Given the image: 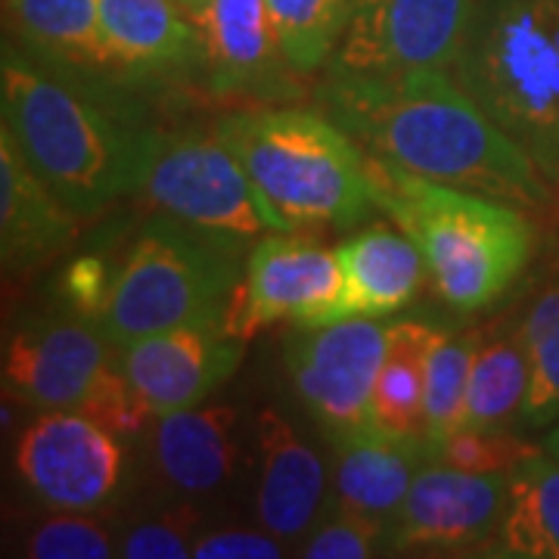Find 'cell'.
I'll use <instances>...</instances> for the list:
<instances>
[{
    "label": "cell",
    "mask_w": 559,
    "mask_h": 559,
    "mask_svg": "<svg viewBox=\"0 0 559 559\" xmlns=\"http://www.w3.org/2000/svg\"><path fill=\"white\" fill-rule=\"evenodd\" d=\"M318 106L364 150L423 178L528 212L557 197L532 156L444 69L392 79L323 75Z\"/></svg>",
    "instance_id": "cell-1"
},
{
    "label": "cell",
    "mask_w": 559,
    "mask_h": 559,
    "mask_svg": "<svg viewBox=\"0 0 559 559\" xmlns=\"http://www.w3.org/2000/svg\"><path fill=\"white\" fill-rule=\"evenodd\" d=\"M100 81L3 47V128L32 171L79 218H94L112 200L138 193L159 134L112 100Z\"/></svg>",
    "instance_id": "cell-2"
},
{
    "label": "cell",
    "mask_w": 559,
    "mask_h": 559,
    "mask_svg": "<svg viewBox=\"0 0 559 559\" xmlns=\"http://www.w3.org/2000/svg\"><path fill=\"white\" fill-rule=\"evenodd\" d=\"M373 202L417 242L444 305L481 311L525 274L538 234L528 209L439 183L367 150Z\"/></svg>",
    "instance_id": "cell-3"
},
{
    "label": "cell",
    "mask_w": 559,
    "mask_h": 559,
    "mask_svg": "<svg viewBox=\"0 0 559 559\" xmlns=\"http://www.w3.org/2000/svg\"><path fill=\"white\" fill-rule=\"evenodd\" d=\"M283 230L352 227L373 209L367 150L323 109H242L215 124Z\"/></svg>",
    "instance_id": "cell-4"
},
{
    "label": "cell",
    "mask_w": 559,
    "mask_h": 559,
    "mask_svg": "<svg viewBox=\"0 0 559 559\" xmlns=\"http://www.w3.org/2000/svg\"><path fill=\"white\" fill-rule=\"evenodd\" d=\"M460 87L559 187V0H476Z\"/></svg>",
    "instance_id": "cell-5"
},
{
    "label": "cell",
    "mask_w": 559,
    "mask_h": 559,
    "mask_svg": "<svg viewBox=\"0 0 559 559\" xmlns=\"http://www.w3.org/2000/svg\"><path fill=\"white\" fill-rule=\"evenodd\" d=\"M240 237L159 215L128 246L94 320L121 352L131 342L227 318L240 286Z\"/></svg>",
    "instance_id": "cell-6"
},
{
    "label": "cell",
    "mask_w": 559,
    "mask_h": 559,
    "mask_svg": "<svg viewBox=\"0 0 559 559\" xmlns=\"http://www.w3.org/2000/svg\"><path fill=\"white\" fill-rule=\"evenodd\" d=\"M112 342L87 318L40 314L16 330L3 352V385L38 411H79L119 436L153 417L112 364Z\"/></svg>",
    "instance_id": "cell-7"
},
{
    "label": "cell",
    "mask_w": 559,
    "mask_h": 559,
    "mask_svg": "<svg viewBox=\"0 0 559 559\" xmlns=\"http://www.w3.org/2000/svg\"><path fill=\"white\" fill-rule=\"evenodd\" d=\"M134 197L159 215L240 240L286 234L240 159L218 138L156 134Z\"/></svg>",
    "instance_id": "cell-8"
},
{
    "label": "cell",
    "mask_w": 559,
    "mask_h": 559,
    "mask_svg": "<svg viewBox=\"0 0 559 559\" xmlns=\"http://www.w3.org/2000/svg\"><path fill=\"white\" fill-rule=\"evenodd\" d=\"M476 0H358L326 75L392 79L444 69L460 57Z\"/></svg>",
    "instance_id": "cell-9"
},
{
    "label": "cell",
    "mask_w": 559,
    "mask_h": 559,
    "mask_svg": "<svg viewBox=\"0 0 559 559\" xmlns=\"http://www.w3.org/2000/svg\"><path fill=\"white\" fill-rule=\"evenodd\" d=\"M342 289L345 277L336 252L305 237L264 234L246 259L224 330L242 342L277 320L318 330L340 320Z\"/></svg>",
    "instance_id": "cell-10"
},
{
    "label": "cell",
    "mask_w": 559,
    "mask_h": 559,
    "mask_svg": "<svg viewBox=\"0 0 559 559\" xmlns=\"http://www.w3.org/2000/svg\"><path fill=\"white\" fill-rule=\"evenodd\" d=\"M121 436L79 411H40L16 444V473L57 513H91L116 498L124 476Z\"/></svg>",
    "instance_id": "cell-11"
},
{
    "label": "cell",
    "mask_w": 559,
    "mask_h": 559,
    "mask_svg": "<svg viewBox=\"0 0 559 559\" xmlns=\"http://www.w3.org/2000/svg\"><path fill=\"white\" fill-rule=\"evenodd\" d=\"M382 358L385 326L373 318L326 323L296 345L293 382L326 439L370 423Z\"/></svg>",
    "instance_id": "cell-12"
},
{
    "label": "cell",
    "mask_w": 559,
    "mask_h": 559,
    "mask_svg": "<svg viewBox=\"0 0 559 559\" xmlns=\"http://www.w3.org/2000/svg\"><path fill=\"white\" fill-rule=\"evenodd\" d=\"M510 473H466L429 460L392 522V550L466 554L498 532Z\"/></svg>",
    "instance_id": "cell-13"
},
{
    "label": "cell",
    "mask_w": 559,
    "mask_h": 559,
    "mask_svg": "<svg viewBox=\"0 0 559 559\" xmlns=\"http://www.w3.org/2000/svg\"><path fill=\"white\" fill-rule=\"evenodd\" d=\"M202 38V75L215 94L280 100L296 94L267 0H187Z\"/></svg>",
    "instance_id": "cell-14"
},
{
    "label": "cell",
    "mask_w": 559,
    "mask_h": 559,
    "mask_svg": "<svg viewBox=\"0 0 559 559\" xmlns=\"http://www.w3.org/2000/svg\"><path fill=\"white\" fill-rule=\"evenodd\" d=\"M240 360L242 340L224 330V320L165 330L119 352L124 380L153 417L202 404L234 377Z\"/></svg>",
    "instance_id": "cell-15"
},
{
    "label": "cell",
    "mask_w": 559,
    "mask_h": 559,
    "mask_svg": "<svg viewBox=\"0 0 559 559\" xmlns=\"http://www.w3.org/2000/svg\"><path fill=\"white\" fill-rule=\"evenodd\" d=\"M100 32L112 79L202 72V38L187 0H100Z\"/></svg>",
    "instance_id": "cell-16"
},
{
    "label": "cell",
    "mask_w": 559,
    "mask_h": 559,
    "mask_svg": "<svg viewBox=\"0 0 559 559\" xmlns=\"http://www.w3.org/2000/svg\"><path fill=\"white\" fill-rule=\"evenodd\" d=\"M336 448V507L364 520L392 525L417 473L432 460L423 439L382 432L373 423L333 436Z\"/></svg>",
    "instance_id": "cell-17"
},
{
    "label": "cell",
    "mask_w": 559,
    "mask_h": 559,
    "mask_svg": "<svg viewBox=\"0 0 559 559\" xmlns=\"http://www.w3.org/2000/svg\"><path fill=\"white\" fill-rule=\"evenodd\" d=\"M261 451L255 513L261 528L283 544L301 540L318 522L323 503V463L301 439L299 429L277 411H261L255 419Z\"/></svg>",
    "instance_id": "cell-18"
},
{
    "label": "cell",
    "mask_w": 559,
    "mask_h": 559,
    "mask_svg": "<svg viewBox=\"0 0 559 559\" xmlns=\"http://www.w3.org/2000/svg\"><path fill=\"white\" fill-rule=\"evenodd\" d=\"M81 221L22 159L20 146L0 128V255L7 271L38 267L72 242Z\"/></svg>",
    "instance_id": "cell-19"
},
{
    "label": "cell",
    "mask_w": 559,
    "mask_h": 559,
    "mask_svg": "<svg viewBox=\"0 0 559 559\" xmlns=\"http://www.w3.org/2000/svg\"><path fill=\"white\" fill-rule=\"evenodd\" d=\"M342 264L340 320L389 318L417 296L426 259L404 230L367 227L336 249Z\"/></svg>",
    "instance_id": "cell-20"
},
{
    "label": "cell",
    "mask_w": 559,
    "mask_h": 559,
    "mask_svg": "<svg viewBox=\"0 0 559 559\" xmlns=\"http://www.w3.org/2000/svg\"><path fill=\"white\" fill-rule=\"evenodd\" d=\"M237 411L227 404L183 407L156 419L153 454L159 473L187 495H209L234 476L240 448L234 439Z\"/></svg>",
    "instance_id": "cell-21"
},
{
    "label": "cell",
    "mask_w": 559,
    "mask_h": 559,
    "mask_svg": "<svg viewBox=\"0 0 559 559\" xmlns=\"http://www.w3.org/2000/svg\"><path fill=\"white\" fill-rule=\"evenodd\" d=\"M13 35L40 60L112 79L100 32V0H3Z\"/></svg>",
    "instance_id": "cell-22"
},
{
    "label": "cell",
    "mask_w": 559,
    "mask_h": 559,
    "mask_svg": "<svg viewBox=\"0 0 559 559\" xmlns=\"http://www.w3.org/2000/svg\"><path fill=\"white\" fill-rule=\"evenodd\" d=\"M488 557L559 559V460L535 448L507 476V500Z\"/></svg>",
    "instance_id": "cell-23"
},
{
    "label": "cell",
    "mask_w": 559,
    "mask_h": 559,
    "mask_svg": "<svg viewBox=\"0 0 559 559\" xmlns=\"http://www.w3.org/2000/svg\"><path fill=\"white\" fill-rule=\"evenodd\" d=\"M441 336L426 320L407 318L385 326V358L370 407L377 429L426 441V367Z\"/></svg>",
    "instance_id": "cell-24"
},
{
    "label": "cell",
    "mask_w": 559,
    "mask_h": 559,
    "mask_svg": "<svg viewBox=\"0 0 559 559\" xmlns=\"http://www.w3.org/2000/svg\"><path fill=\"white\" fill-rule=\"evenodd\" d=\"M528 392V358L522 336H503L476 348L466 411L460 429H507L520 426L522 404Z\"/></svg>",
    "instance_id": "cell-25"
},
{
    "label": "cell",
    "mask_w": 559,
    "mask_h": 559,
    "mask_svg": "<svg viewBox=\"0 0 559 559\" xmlns=\"http://www.w3.org/2000/svg\"><path fill=\"white\" fill-rule=\"evenodd\" d=\"M528 358L522 429H550L559 419V280L540 293L520 326Z\"/></svg>",
    "instance_id": "cell-26"
},
{
    "label": "cell",
    "mask_w": 559,
    "mask_h": 559,
    "mask_svg": "<svg viewBox=\"0 0 559 559\" xmlns=\"http://www.w3.org/2000/svg\"><path fill=\"white\" fill-rule=\"evenodd\" d=\"M267 7L286 60L311 75L333 60L358 0H267Z\"/></svg>",
    "instance_id": "cell-27"
},
{
    "label": "cell",
    "mask_w": 559,
    "mask_h": 559,
    "mask_svg": "<svg viewBox=\"0 0 559 559\" xmlns=\"http://www.w3.org/2000/svg\"><path fill=\"white\" fill-rule=\"evenodd\" d=\"M481 333L441 336L426 367V441L436 448L463 426L466 389Z\"/></svg>",
    "instance_id": "cell-28"
},
{
    "label": "cell",
    "mask_w": 559,
    "mask_h": 559,
    "mask_svg": "<svg viewBox=\"0 0 559 559\" xmlns=\"http://www.w3.org/2000/svg\"><path fill=\"white\" fill-rule=\"evenodd\" d=\"M535 444L510 436L507 429H457L432 448V460L466 473H510Z\"/></svg>",
    "instance_id": "cell-29"
},
{
    "label": "cell",
    "mask_w": 559,
    "mask_h": 559,
    "mask_svg": "<svg viewBox=\"0 0 559 559\" xmlns=\"http://www.w3.org/2000/svg\"><path fill=\"white\" fill-rule=\"evenodd\" d=\"M392 550V525L364 520L336 507V516L318 525L305 540L301 557L308 559H367Z\"/></svg>",
    "instance_id": "cell-30"
},
{
    "label": "cell",
    "mask_w": 559,
    "mask_h": 559,
    "mask_svg": "<svg viewBox=\"0 0 559 559\" xmlns=\"http://www.w3.org/2000/svg\"><path fill=\"white\" fill-rule=\"evenodd\" d=\"M25 554L38 559H106L119 557V544L84 513H57L32 532Z\"/></svg>",
    "instance_id": "cell-31"
},
{
    "label": "cell",
    "mask_w": 559,
    "mask_h": 559,
    "mask_svg": "<svg viewBox=\"0 0 559 559\" xmlns=\"http://www.w3.org/2000/svg\"><path fill=\"white\" fill-rule=\"evenodd\" d=\"M197 544V513L175 510L159 520L138 522L119 540V557L128 559H183L193 557Z\"/></svg>",
    "instance_id": "cell-32"
},
{
    "label": "cell",
    "mask_w": 559,
    "mask_h": 559,
    "mask_svg": "<svg viewBox=\"0 0 559 559\" xmlns=\"http://www.w3.org/2000/svg\"><path fill=\"white\" fill-rule=\"evenodd\" d=\"M283 540L264 532H212L193 544L197 559H277L283 557Z\"/></svg>",
    "instance_id": "cell-33"
},
{
    "label": "cell",
    "mask_w": 559,
    "mask_h": 559,
    "mask_svg": "<svg viewBox=\"0 0 559 559\" xmlns=\"http://www.w3.org/2000/svg\"><path fill=\"white\" fill-rule=\"evenodd\" d=\"M109 286H112V271L100 259H79L66 271V296L84 318L87 311H91V320L100 318Z\"/></svg>",
    "instance_id": "cell-34"
},
{
    "label": "cell",
    "mask_w": 559,
    "mask_h": 559,
    "mask_svg": "<svg viewBox=\"0 0 559 559\" xmlns=\"http://www.w3.org/2000/svg\"><path fill=\"white\" fill-rule=\"evenodd\" d=\"M540 448L559 460V419L550 426V429H544V441H540Z\"/></svg>",
    "instance_id": "cell-35"
}]
</instances>
